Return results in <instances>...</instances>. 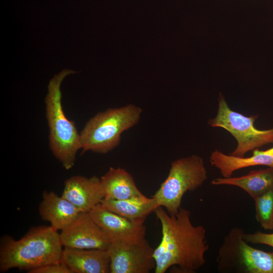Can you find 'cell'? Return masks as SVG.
<instances>
[{
	"label": "cell",
	"mask_w": 273,
	"mask_h": 273,
	"mask_svg": "<svg viewBox=\"0 0 273 273\" xmlns=\"http://www.w3.org/2000/svg\"><path fill=\"white\" fill-rule=\"evenodd\" d=\"M161 225L162 237L154 249L155 273H165L175 267L179 273H194L206 263L205 255L209 246L206 231L201 225H194L189 210L181 208L170 214L158 207L154 212Z\"/></svg>",
	"instance_id": "6da1fadb"
},
{
	"label": "cell",
	"mask_w": 273,
	"mask_h": 273,
	"mask_svg": "<svg viewBox=\"0 0 273 273\" xmlns=\"http://www.w3.org/2000/svg\"><path fill=\"white\" fill-rule=\"evenodd\" d=\"M60 234L51 225L31 228L19 240L6 235L1 240L0 271L12 268L30 271L61 261Z\"/></svg>",
	"instance_id": "7a4b0ae2"
},
{
	"label": "cell",
	"mask_w": 273,
	"mask_h": 273,
	"mask_svg": "<svg viewBox=\"0 0 273 273\" xmlns=\"http://www.w3.org/2000/svg\"><path fill=\"white\" fill-rule=\"evenodd\" d=\"M75 73L73 70L65 69L55 74L49 81L45 98L50 149L66 170L74 166L77 151L81 147L80 133L74 122L69 120L63 111L61 85L67 76Z\"/></svg>",
	"instance_id": "3957f363"
},
{
	"label": "cell",
	"mask_w": 273,
	"mask_h": 273,
	"mask_svg": "<svg viewBox=\"0 0 273 273\" xmlns=\"http://www.w3.org/2000/svg\"><path fill=\"white\" fill-rule=\"evenodd\" d=\"M142 113L141 107L129 104L97 113L80 132L82 153L110 152L119 145L122 133L139 123Z\"/></svg>",
	"instance_id": "277c9868"
},
{
	"label": "cell",
	"mask_w": 273,
	"mask_h": 273,
	"mask_svg": "<svg viewBox=\"0 0 273 273\" xmlns=\"http://www.w3.org/2000/svg\"><path fill=\"white\" fill-rule=\"evenodd\" d=\"M208 179V171L203 158L197 155L173 161L167 176L152 196L159 206L170 214L181 208V201L187 192L194 191Z\"/></svg>",
	"instance_id": "5b68a950"
},
{
	"label": "cell",
	"mask_w": 273,
	"mask_h": 273,
	"mask_svg": "<svg viewBox=\"0 0 273 273\" xmlns=\"http://www.w3.org/2000/svg\"><path fill=\"white\" fill-rule=\"evenodd\" d=\"M240 227L232 228L224 236L216 258L221 273H273V251L251 246Z\"/></svg>",
	"instance_id": "8992f818"
},
{
	"label": "cell",
	"mask_w": 273,
	"mask_h": 273,
	"mask_svg": "<svg viewBox=\"0 0 273 273\" xmlns=\"http://www.w3.org/2000/svg\"><path fill=\"white\" fill-rule=\"evenodd\" d=\"M258 117V115L247 116L233 110L220 93L216 114L209 119L207 123L231 133L237 144L236 149L230 154L242 157L250 151L273 144V127L262 130L255 127L254 123Z\"/></svg>",
	"instance_id": "52a82bcc"
},
{
	"label": "cell",
	"mask_w": 273,
	"mask_h": 273,
	"mask_svg": "<svg viewBox=\"0 0 273 273\" xmlns=\"http://www.w3.org/2000/svg\"><path fill=\"white\" fill-rule=\"evenodd\" d=\"M111 273H149L155 269L153 249L145 239L111 242L107 250Z\"/></svg>",
	"instance_id": "ba28073f"
},
{
	"label": "cell",
	"mask_w": 273,
	"mask_h": 273,
	"mask_svg": "<svg viewBox=\"0 0 273 273\" xmlns=\"http://www.w3.org/2000/svg\"><path fill=\"white\" fill-rule=\"evenodd\" d=\"M64 247L107 250L110 241L89 212H80L76 219L60 233Z\"/></svg>",
	"instance_id": "9c48e42d"
},
{
	"label": "cell",
	"mask_w": 273,
	"mask_h": 273,
	"mask_svg": "<svg viewBox=\"0 0 273 273\" xmlns=\"http://www.w3.org/2000/svg\"><path fill=\"white\" fill-rule=\"evenodd\" d=\"M89 213L103 230L111 242H130L145 238V221L131 220L116 214L101 203L94 207Z\"/></svg>",
	"instance_id": "30bf717a"
},
{
	"label": "cell",
	"mask_w": 273,
	"mask_h": 273,
	"mask_svg": "<svg viewBox=\"0 0 273 273\" xmlns=\"http://www.w3.org/2000/svg\"><path fill=\"white\" fill-rule=\"evenodd\" d=\"M81 212H89L105 197L100 178L74 175L64 183L62 195Z\"/></svg>",
	"instance_id": "8fae6325"
},
{
	"label": "cell",
	"mask_w": 273,
	"mask_h": 273,
	"mask_svg": "<svg viewBox=\"0 0 273 273\" xmlns=\"http://www.w3.org/2000/svg\"><path fill=\"white\" fill-rule=\"evenodd\" d=\"M61 261L71 273L110 272V260L106 250L64 247Z\"/></svg>",
	"instance_id": "7c38bea8"
},
{
	"label": "cell",
	"mask_w": 273,
	"mask_h": 273,
	"mask_svg": "<svg viewBox=\"0 0 273 273\" xmlns=\"http://www.w3.org/2000/svg\"><path fill=\"white\" fill-rule=\"evenodd\" d=\"M41 219L50 223L57 231H62L70 224L81 212L71 203L53 191H44L39 205Z\"/></svg>",
	"instance_id": "4fadbf2b"
},
{
	"label": "cell",
	"mask_w": 273,
	"mask_h": 273,
	"mask_svg": "<svg viewBox=\"0 0 273 273\" xmlns=\"http://www.w3.org/2000/svg\"><path fill=\"white\" fill-rule=\"evenodd\" d=\"M211 166L219 170L222 177H229L237 170L251 166L263 165L273 167V154L266 150L255 149L249 157L228 155L215 149L209 157Z\"/></svg>",
	"instance_id": "5bb4252c"
},
{
	"label": "cell",
	"mask_w": 273,
	"mask_h": 273,
	"mask_svg": "<svg viewBox=\"0 0 273 273\" xmlns=\"http://www.w3.org/2000/svg\"><path fill=\"white\" fill-rule=\"evenodd\" d=\"M214 186L229 185L239 187L253 199L273 190V167L253 170L237 177H217L212 180Z\"/></svg>",
	"instance_id": "9a60e30c"
},
{
	"label": "cell",
	"mask_w": 273,
	"mask_h": 273,
	"mask_svg": "<svg viewBox=\"0 0 273 273\" xmlns=\"http://www.w3.org/2000/svg\"><path fill=\"white\" fill-rule=\"evenodd\" d=\"M104 199L126 200L145 195L137 187L132 175L125 169L111 167L101 178Z\"/></svg>",
	"instance_id": "2e32d148"
},
{
	"label": "cell",
	"mask_w": 273,
	"mask_h": 273,
	"mask_svg": "<svg viewBox=\"0 0 273 273\" xmlns=\"http://www.w3.org/2000/svg\"><path fill=\"white\" fill-rule=\"evenodd\" d=\"M101 203L109 210L127 218L144 221L159 207L153 197L146 196L126 200L103 199Z\"/></svg>",
	"instance_id": "e0dca14e"
},
{
	"label": "cell",
	"mask_w": 273,
	"mask_h": 273,
	"mask_svg": "<svg viewBox=\"0 0 273 273\" xmlns=\"http://www.w3.org/2000/svg\"><path fill=\"white\" fill-rule=\"evenodd\" d=\"M253 200L256 221L263 229L273 230V190Z\"/></svg>",
	"instance_id": "ac0fdd59"
},
{
	"label": "cell",
	"mask_w": 273,
	"mask_h": 273,
	"mask_svg": "<svg viewBox=\"0 0 273 273\" xmlns=\"http://www.w3.org/2000/svg\"><path fill=\"white\" fill-rule=\"evenodd\" d=\"M244 239L249 243L263 244L273 248V233H264L257 231L254 233H245L243 235Z\"/></svg>",
	"instance_id": "d6986e66"
},
{
	"label": "cell",
	"mask_w": 273,
	"mask_h": 273,
	"mask_svg": "<svg viewBox=\"0 0 273 273\" xmlns=\"http://www.w3.org/2000/svg\"><path fill=\"white\" fill-rule=\"evenodd\" d=\"M29 273H71V271L61 261L45 265L33 269Z\"/></svg>",
	"instance_id": "ffe728a7"
},
{
	"label": "cell",
	"mask_w": 273,
	"mask_h": 273,
	"mask_svg": "<svg viewBox=\"0 0 273 273\" xmlns=\"http://www.w3.org/2000/svg\"><path fill=\"white\" fill-rule=\"evenodd\" d=\"M266 151L268 152V153H269L270 154H273V147L271 148H269L267 150H266Z\"/></svg>",
	"instance_id": "44dd1931"
}]
</instances>
